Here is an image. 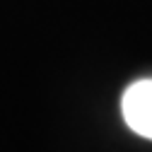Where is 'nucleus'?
Segmentation results:
<instances>
[{
	"label": "nucleus",
	"mask_w": 152,
	"mask_h": 152,
	"mask_svg": "<svg viewBox=\"0 0 152 152\" xmlns=\"http://www.w3.org/2000/svg\"><path fill=\"white\" fill-rule=\"evenodd\" d=\"M123 118L138 135L152 140V80H140L123 92Z\"/></svg>",
	"instance_id": "nucleus-1"
}]
</instances>
